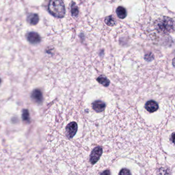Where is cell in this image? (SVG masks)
I'll return each instance as SVG.
<instances>
[{
	"label": "cell",
	"instance_id": "1",
	"mask_svg": "<svg viewBox=\"0 0 175 175\" xmlns=\"http://www.w3.org/2000/svg\"><path fill=\"white\" fill-rule=\"evenodd\" d=\"M48 11L52 16L62 18L65 14V8L62 0H50L48 4Z\"/></svg>",
	"mask_w": 175,
	"mask_h": 175
},
{
	"label": "cell",
	"instance_id": "2",
	"mask_svg": "<svg viewBox=\"0 0 175 175\" xmlns=\"http://www.w3.org/2000/svg\"><path fill=\"white\" fill-rule=\"evenodd\" d=\"M156 28L163 34L173 32L174 31V22L171 18L164 16L157 21Z\"/></svg>",
	"mask_w": 175,
	"mask_h": 175
},
{
	"label": "cell",
	"instance_id": "3",
	"mask_svg": "<svg viewBox=\"0 0 175 175\" xmlns=\"http://www.w3.org/2000/svg\"><path fill=\"white\" fill-rule=\"evenodd\" d=\"M78 129V125L76 122H71L65 127V136L68 139H72L75 136Z\"/></svg>",
	"mask_w": 175,
	"mask_h": 175
},
{
	"label": "cell",
	"instance_id": "4",
	"mask_svg": "<svg viewBox=\"0 0 175 175\" xmlns=\"http://www.w3.org/2000/svg\"><path fill=\"white\" fill-rule=\"evenodd\" d=\"M103 153V150L101 147H96L93 148L90 155V162L91 165H95L100 159Z\"/></svg>",
	"mask_w": 175,
	"mask_h": 175
},
{
	"label": "cell",
	"instance_id": "5",
	"mask_svg": "<svg viewBox=\"0 0 175 175\" xmlns=\"http://www.w3.org/2000/svg\"><path fill=\"white\" fill-rule=\"evenodd\" d=\"M145 108L149 113H153L159 108L158 104L154 100H150L145 103Z\"/></svg>",
	"mask_w": 175,
	"mask_h": 175
},
{
	"label": "cell",
	"instance_id": "6",
	"mask_svg": "<svg viewBox=\"0 0 175 175\" xmlns=\"http://www.w3.org/2000/svg\"><path fill=\"white\" fill-rule=\"evenodd\" d=\"M105 103L100 100L95 101L92 103V107L97 113H101L105 108Z\"/></svg>",
	"mask_w": 175,
	"mask_h": 175
},
{
	"label": "cell",
	"instance_id": "7",
	"mask_svg": "<svg viewBox=\"0 0 175 175\" xmlns=\"http://www.w3.org/2000/svg\"><path fill=\"white\" fill-rule=\"evenodd\" d=\"M27 39L30 43L34 44L40 43L41 40L39 34L34 32H29L27 36Z\"/></svg>",
	"mask_w": 175,
	"mask_h": 175
},
{
	"label": "cell",
	"instance_id": "8",
	"mask_svg": "<svg viewBox=\"0 0 175 175\" xmlns=\"http://www.w3.org/2000/svg\"><path fill=\"white\" fill-rule=\"evenodd\" d=\"M31 98L35 102H37L38 103H41L43 100V96L41 91L39 89H35L32 91L31 94Z\"/></svg>",
	"mask_w": 175,
	"mask_h": 175
},
{
	"label": "cell",
	"instance_id": "9",
	"mask_svg": "<svg viewBox=\"0 0 175 175\" xmlns=\"http://www.w3.org/2000/svg\"><path fill=\"white\" fill-rule=\"evenodd\" d=\"M39 21V17L37 14L31 13L29 15L27 18V21L31 25H35L37 24Z\"/></svg>",
	"mask_w": 175,
	"mask_h": 175
},
{
	"label": "cell",
	"instance_id": "10",
	"mask_svg": "<svg viewBox=\"0 0 175 175\" xmlns=\"http://www.w3.org/2000/svg\"><path fill=\"white\" fill-rule=\"evenodd\" d=\"M116 13L118 17L121 19H123L126 18V16H127L126 9L122 6H119L117 8Z\"/></svg>",
	"mask_w": 175,
	"mask_h": 175
},
{
	"label": "cell",
	"instance_id": "11",
	"mask_svg": "<svg viewBox=\"0 0 175 175\" xmlns=\"http://www.w3.org/2000/svg\"><path fill=\"white\" fill-rule=\"evenodd\" d=\"M96 80L99 83L102 84L103 86L105 87L109 86V83H110L109 80L107 79L106 77H104V76H100L96 79Z\"/></svg>",
	"mask_w": 175,
	"mask_h": 175
},
{
	"label": "cell",
	"instance_id": "12",
	"mask_svg": "<svg viewBox=\"0 0 175 175\" xmlns=\"http://www.w3.org/2000/svg\"><path fill=\"white\" fill-rule=\"evenodd\" d=\"M105 23L106 25L110 26H113L116 25V20L113 16H107L105 19Z\"/></svg>",
	"mask_w": 175,
	"mask_h": 175
},
{
	"label": "cell",
	"instance_id": "13",
	"mask_svg": "<svg viewBox=\"0 0 175 175\" xmlns=\"http://www.w3.org/2000/svg\"><path fill=\"white\" fill-rule=\"evenodd\" d=\"M71 13H72V16L75 17L78 16L79 14L78 8L76 5L75 3L73 2H72V5H71Z\"/></svg>",
	"mask_w": 175,
	"mask_h": 175
},
{
	"label": "cell",
	"instance_id": "14",
	"mask_svg": "<svg viewBox=\"0 0 175 175\" xmlns=\"http://www.w3.org/2000/svg\"><path fill=\"white\" fill-rule=\"evenodd\" d=\"M29 118V111L27 109H24L22 113V119L24 121H28Z\"/></svg>",
	"mask_w": 175,
	"mask_h": 175
},
{
	"label": "cell",
	"instance_id": "15",
	"mask_svg": "<svg viewBox=\"0 0 175 175\" xmlns=\"http://www.w3.org/2000/svg\"><path fill=\"white\" fill-rule=\"evenodd\" d=\"M131 174L130 171L126 168H123V169L121 170V171L119 173L120 175H129Z\"/></svg>",
	"mask_w": 175,
	"mask_h": 175
},
{
	"label": "cell",
	"instance_id": "16",
	"mask_svg": "<svg viewBox=\"0 0 175 175\" xmlns=\"http://www.w3.org/2000/svg\"><path fill=\"white\" fill-rule=\"evenodd\" d=\"M174 136H175V134H174V132H173L172 134V136L171 137V139H170V140L172 141L173 143H174Z\"/></svg>",
	"mask_w": 175,
	"mask_h": 175
},
{
	"label": "cell",
	"instance_id": "17",
	"mask_svg": "<svg viewBox=\"0 0 175 175\" xmlns=\"http://www.w3.org/2000/svg\"><path fill=\"white\" fill-rule=\"evenodd\" d=\"M101 174H107V175H109V174H111V173H110L109 171H106L105 172L102 173Z\"/></svg>",
	"mask_w": 175,
	"mask_h": 175
},
{
	"label": "cell",
	"instance_id": "18",
	"mask_svg": "<svg viewBox=\"0 0 175 175\" xmlns=\"http://www.w3.org/2000/svg\"><path fill=\"white\" fill-rule=\"evenodd\" d=\"M1 80L0 79V84H1Z\"/></svg>",
	"mask_w": 175,
	"mask_h": 175
}]
</instances>
